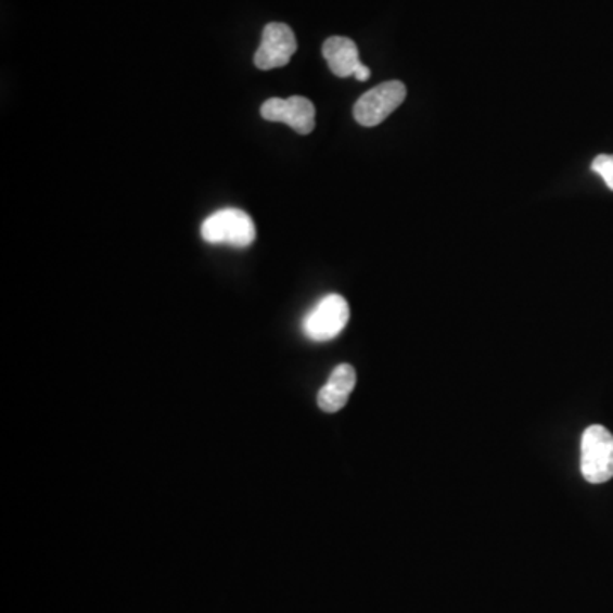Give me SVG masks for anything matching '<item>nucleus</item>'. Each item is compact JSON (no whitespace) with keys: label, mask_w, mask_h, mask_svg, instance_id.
Segmentation results:
<instances>
[{"label":"nucleus","mask_w":613,"mask_h":613,"mask_svg":"<svg viewBox=\"0 0 613 613\" xmlns=\"http://www.w3.org/2000/svg\"><path fill=\"white\" fill-rule=\"evenodd\" d=\"M582 474L590 484L609 483L613 477V435L602 424L583 433Z\"/></svg>","instance_id":"obj_1"},{"label":"nucleus","mask_w":613,"mask_h":613,"mask_svg":"<svg viewBox=\"0 0 613 613\" xmlns=\"http://www.w3.org/2000/svg\"><path fill=\"white\" fill-rule=\"evenodd\" d=\"M202 238L210 244H229L247 247L256 239L253 218L239 208H224L206 218L202 226Z\"/></svg>","instance_id":"obj_2"},{"label":"nucleus","mask_w":613,"mask_h":613,"mask_svg":"<svg viewBox=\"0 0 613 613\" xmlns=\"http://www.w3.org/2000/svg\"><path fill=\"white\" fill-rule=\"evenodd\" d=\"M349 322V305L345 298L336 293L325 295L314 305L304 319V333L309 340L322 343L331 341L343 333Z\"/></svg>","instance_id":"obj_3"},{"label":"nucleus","mask_w":613,"mask_h":613,"mask_svg":"<svg viewBox=\"0 0 613 613\" xmlns=\"http://www.w3.org/2000/svg\"><path fill=\"white\" fill-rule=\"evenodd\" d=\"M406 95L408 89L400 80H388L365 92L353 107V115L361 127H376L396 112Z\"/></svg>","instance_id":"obj_4"},{"label":"nucleus","mask_w":613,"mask_h":613,"mask_svg":"<svg viewBox=\"0 0 613 613\" xmlns=\"http://www.w3.org/2000/svg\"><path fill=\"white\" fill-rule=\"evenodd\" d=\"M295 52L297 38L289 24L269 23L263 29L261 44L254 55V64L259 71L285 67Z\"/></svg>","instance_id":"obj_5"},{"label":"nucleus","mask_w":613,"mask_h":613,"mask_svg":"<svg viewBox=\"0 0 613 613\" xmlns=\"http://www.w3.org/2000/svg\"><path fill=\"white\" fill-rule=\"evenodd\" d=\"M261 116L266 122L285 123L301 135L312 133L316 128V106L304 95L271 98L263 104Z\"/></svg>","instance_id":"obj_6"},{"label":"nucleus","mask_w":613,"mask_h":613,"mask_svg":"<svg viewBox=\"0 0 613 613\" xmlns=\"http://www.w3.org/2000/svg\"><path fill=\"white\" fill-rule=\"evenodd\" d=\"M357 385V372L352 365L343 363L334 368L328 384L317 394V404L324 412H337L345 408Z\"/></svg>","instance_id":"obj_7"},{"label":"nucleus","mask_w":613,"mask_h":613,"mask_svg":"<svg viewBox=\"0 0 613 613\" xmlns=\"http://www.w3.org/2000/svg\"><path fill=\"white\" fill-rule=\"evenodd\" d=\"M322 55L328 62L329 68L334 76L345 79V77H355L358 68L361 67L360 53L355 41L345 38V36H331L322 44Z\"/></svg>","instance_id":"obj_8"},{"label":"nucleus","mask_w":613,"mask_h":613,"mask_svg":"<svg viewBox=\"0 0 613 613\" xmlns=\"http://www.w3.org/2000/svg\"><path fill=\"white\" fill-rule=\"evenodd\" d=\"M591 170L605 181L609 190L613 191V154H602L593 158Z\"/></svg>","instance_id":"obj_9"},{"label":"nucleus","mask_w":613,"mask_h":613,"mask_svg":"<svg viewBox=\"0 0 613 613\" xmlns=\"http://www.w3.org/2000/svg\"><path fill=\"white\" fill-rule=\"evenodd\" d=\"M370 76H372V72H370V68H368L367 65H361V67L358 68L357 74H355V77H357L358 80H361V82L370 79Z\"/></svg>","instance_id":"obj_10"}]
</instances>
